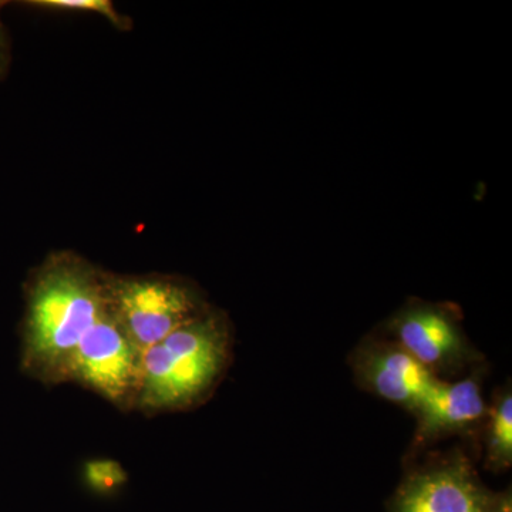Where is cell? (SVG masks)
<instances>
[{"instance_id":"obj_4","label":"cell","mask_w":512,"mask_h":512,"mask_svg":"<svg viewBox=\"0 0 512 512\" xmlns=\"http://www.w3.org/2000/svg\"><path fill=\"white\" fill-rule=\"evenodd\" d=\"M387 512H512L511 488L493 491L460 447L410 466Z\"/></svg>"},{"instance_id":"obj_1","label":"cell","mask_w":512,"mask_h":512,"mask_svg":"<svg viewBox=\"0 0 512 512\" xmlns=\"http://www.w3.org/2000/svg\"><path fill=\"white\" fill-rule=\"evenodd\" d=\"M104 272L80 256L57 254L26 288L20 365L45 384L66 383L74 350L106 311Z\"/></svg>"},{"instance_id":"obj_9","label":"cell","mask_w":512,"mask_h":512,"mask_svg":"<svg viewBox=\"0 0 512 512\" xmlns=\"http://www.w3.org/2000/svg\"><path fill=\"white\" fill-rule=\"evenodd\" d=\"M483 441L484 468L501 474L512 467V390L504 384L488 402L480 434Z\"/></svg>"},{"instance_id":"obj_12","label":"cell","mask_w":512,"mask_h":512,"mask_svg":"<svg viewBox=\"0 0 512 512\" xmlns=\"http://www.w3.org/2000/svg\"><path fill=\"white\" fill-rule=\"evenodd\" d=\"M3 3L0 2V8ZM10 66V42L8 33H6L5 26L0 20V80L5 79L6 74L9 72Z\"/></svg>"},{"instance_id":"obj_11","label":"cell","mask_w":512,"mask_h":512,"mask_svg":"<svg viewBox=\"0 0 512 512\" xmlns=\"http://www.w3.org/2000/svg\"><path fill=\"white\" fill-rule=\"evenodd\" d=\"M29 5L39 9L79 10V12L99 13V15L109 19L117 28H128L127 18L121 16L109 0H35V2H29Z\"/></svg>"},{"instance_id":"obj_6","label":"cell","mask_w":512,"mask_h":512,"mask_svg":"<svg viewBox=\"0 0 512 512\" xmlns=\"http://www.w3.org/2000/svg\"><path fill=\"white\" fill-rule=\"evenodd\" d=\"M143 350L104 311L74 350L66 383H77L121 410H136Z\"/></svg>"},{"instance_id":"obj_2","label":"cell","mask_w":512,"mask_h":512,"mask_svg":"<svg viewBox=\"0 0 512 512\" xmlns=\"http://www.w3.org/2000/svg\"><path fill=\"white\" fill-rule=\"evenodd\" d=\"M229 318L208 308L167 338L144 350L136 410L185 412L207 402L232 362Z\"/></svg>"},{"instance_id":"obj_3","label":"cell","mask_w":512,"mask_h":512,"mask_svg":"<svg viewBox=\"0 0 512 512\" xmlns=\"http://www.w3.org/2000/svg\"><path fill=\"white\" fill-rule=\"evenodd\" d=\"M106 308L140 350H146L210 308L197 288L170 276L104 272Z\"/></svg>"},{"instance_id":"obj_5","label":"cell","mask_w":512,"mask_h":512,"mask_svg":"<svg viewBox=\"0 0 512 512\" xmlns=\"http://www.w3.org/2000/svg\"><path fill=\"white\" fill-rule=\"evenodd\" d=\"M384 336L402 346L431 375L444 382L461 379L485 365L451 306L413 301L384 325Z\"/></svg>"},{"instance_id":"obj_7","label":"cell","mask_w":512,"mask_h":512,"mask_svg":"<svg viewBox=\"0 0 512 512\" xmlns=\"http://www.w3.org/2000/svg\"><path fill=\"white\" fill-rule=\"evenodd\" d=\"M348 365L360 389L402 407L413 417L440 382L384 335L360 340L349 353Z\"/></svg>"},{"instance_id":"obj_10","label":"cell","mask_w":512,"mask_h":512,"mask_svg":"<svg viewBox=\"0 0 512 512\" xmlns=\"http://www.w3.org/2000/svg\"><path fill=\"white\" fill-rule=\"evenodd\" d=\"M83 481L94 494L114 495L127 484L128 474L119 461L100 458L84 464Z\"/></svg>"},{"instance_id":"obj_8","label":"cell","mask_w":512,"mask_h":512,"mask_svg":"<svg viewBox=\"0 0 512 512\" xmlns=\"http://www.w3.org/2000/svg\"><path fill=\"white\" fill-rule=\"evenodd\" d=\"M484 372V366L478 367L461 379L437 383L414 416L416 427L407 450V463L450 437L477 439L488 409L483 394Z\"/></svg>"}]
</instances>
